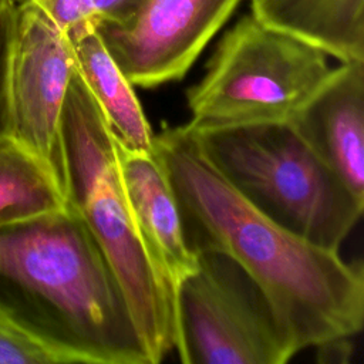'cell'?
<instances>
[{
	"mask_svg": "<svg viewBox=\"0 0 364 364\" xmlns=\"http://www.w3.org/2000/svg\"><path fill=\"white\" fill-rule=\"evenodd\" d=\"M154 146L173 188L193 253L236 260L266 294L294 353L364 323V274L338 250L307 242L249 203L200 151L188 124L165 127Z\"/></svg>",
	"mask_w": 364,
	"mask_h": 364,
	"instance_id": "1",
	"label": "cell"
},
{
	"mask_svg": "<svg viewBox=\"0 0 364 364\" xmlns=\"http://www.w3.org/2000/svg\"><path fill=\"white\" fill-rule=\"evenodd\" d=\"M0 307L71 364H151L112 266L68 205L0 226Z\"/></svg>",
	"mask_w": 364,
	"mask_h": 364,
	"instance_id": "2",
	"label": "cell"
},
{
	"mask_svg": "<svg viewBox=\"0 0 364 364\" xmlns=\"http://www.w3.org/2000/svg\"><path fill=\"white\" fill-rule=\"evenodd\" d=\"M65 202L112 266L151 364L175 346L173 299L139 236L119 173L117 142L78 74L71 77L61 122Z\"/></svg>",
	"mask_w": 364,
	"mask_h": 364,
	"instance_id": "3",
	"label": "cell"
},
{
	"mask_svg": "<svg viewBox=\"0 0 364 364\" xmlns=\"http://www.w3.org/2000/svg\"><path fill=\"white\" fill-rule=\"evenodd\" d=\"M189 128L230 186L307 242L338 250L358 222L364 200L313 152L290 122Z\"/></svg>",
	"mask_w": 364,
	"mask_h": 364,
	"instance_id": "4",
	"label": "cell"
},
{
	"mask_svg": "<svg viewBox=\"0 0 364 364\" xmlns=\"http://www.w3.org/2000/svg\"><path fill=\"white\" fill-rule=\"evenodd\" d=\"M327 54L243 16L219 41L205 75L186 91L193 128L290 122L328 77Z\"/></svg>",
	"mask_w": 364,
	"mask_h": 364,
	"instance_id": "5",
	"label": "cell"
},
{
	"mask_svg": "<svg viewBox=\"0 0 364 364\" xmlns=\"http://www.w3.org/2000/svg\"><path fill=\"white\" fill-rule=\"evenodd\" d=\"M173 293L175 346L183 364H284L290 343L266 294L230 256L199 250Z\"/></svg>",
	"mask_w": 364,
	"mask_h": 364,
	"instance_id": "6",
	"label": "cell"
},
{
	"mask_svg": "<svg viewBox=\"0 0 364 364\" xmlns=\"http://www.w3.org/2000/svg\"><path fill=\"white\" fill-rule=\"evenodd\" d=\"M74 70L67 34L36 3L18 6L4 80V132L51 169L63 192L61 122Z\"/></svg>",
	"mask_w": 364,
	"mask_h": 364,
	"instance_id": "7",
	"label": "cell"
},
{
	"mask_svg": "<svg viewBox=\"0 0 364 364\" xmlns=\"http://www.w3.org/2000/svg\"><path fill=\"white\" fill-rule=\"evenodd\" d=\"M242 0H146L122 21L95 31L134 87L178 81L189 71Z\"/></svg>",
	"mask_w": 364,
	"mask_h": 364,
	"instance_id": "8",
	"label": "cell"
},
{
	"mask_svg": "<svg viewBox=\"0 0 364 364\" xmlns=\"http://www.w3.org/2000/svg\"><path fill=\"white\" fill-rule=\"evenodd\" d=\"M290 124L344 185L364 200V61L333 67Z\"/></svg>",
	"mask_w": 364,
	"mask_h": 364,
	"instance_id": "9",
	"label": "cell"
},
{
	"mask_svg": "<svg viewBox=\"0 0 364 364\" xmlns=\"http://www.w3.org/2000/svg\"><path fill=\"white\" fill-rule=\"evenodd\" d=\"M122 185L145 246L158 276L171 291L196 267L183 230L181 210L166 171L154 152H128L118 146Z\"/></svg>",
	"mask_w": 364,
	"mask_h": 364,
	"instance_id": "10",
	"label": "cell"
},
{
	"mask_svg": "<svg viewBox=\"0 0 364 364\" xmlns=\"http://www.w3.org/2000/svg\"><path fill=\"white\" fill-rule=\"evenodd\" d=\"M65 34L73 48L75 68L98 104L118 146L128 152H154L155 134L134 85L107 51L94 23L80 24Z\"/></svg>",
	"mask_w": 364,
	"mask_h": 364,
	"instance_id": "11",
	"label": "cell"
},
{
	"mask_svg": "<svg viewBox=\"0 0 364 364\" xmlns=\"http://www.w3.org/2000/svg\"><path fill=\"white\" fill-rule=\"evenodd\" d=\"M250 7L263 24L340 63L364 61V0H250Z\"/></svg>",
	"mask_w": 364,
	"mask_h": 364,
	"instance_id": "12",
	"label": "cell"
},
{
	"mask_svg": "<svg viewBox=\"0 0 364 364\" xmlns=\"http://www.w3.org/2000/svg\"><path fill=\"white\" fill-rule=\"evenodd\" d=\"M51 169L28 148L0 134V226L34 219L65 208Z\"/></svg>",
	"mask_w": 364,
	"mask_h": 364,
	"instance_id": "13",
	"label": "cell"
},
{
	"mask_svg": "<svg viewBox=\"0 0 364 364\" xmlns=\"http://www.w3.org/2000/svg\"><path fill=\"white\" fill-rule=\"evenodd\" d=\"M0 364H71L53 343L0 307Z\"/></svg>",
	"mask_w": 364,
	"mask_h": 364,
	"instance_id": "14",
	"label": "cell"
},
{
	"mask_svg": "<svg viewBox=\"0 0 364 364\" xmlns=\"http://www.w3.org/2000/svg\"><path fill=\"white\" fill-rule=\"evenodd\" d=\"M36 4L64 33L88 21L95 23L90 0H37Z\"/></svg>",
	"mask_w": 364,
	"mask_h": 364,
	"instance_id": "15",
	"label": "cell"
},
{
	"mask_svg": "<svg viewBox=\"0 0 364 364\" xmlns=\"http://www.w3.org/2000/svg\"><path fill=\"white\" fill-rule=\"evenodd\" d=\"M16 9L17 6L11 0H0V134L4 132V80L16 21Z\"/></svg>",
	"mask_w": 364,
	"mask_h": 364,
	"instance_id": "16",
	"label": "cell"
},
{
	"mask_svg": "<svg viewBox=\"0 0 364 364\" xmlns=\"http://www.w3.org/2000/svg\"><path fill=\"white\" fill-rule=\"evenodd\" d=\"M97 21H122L141 9L146 0H90Z\"/></svg>",
	"mask_w": 364,
	"mask_h": 364,
	"instance_id": "17",
	"label": "cell"
},
{
	"mask_svg": "<svg viewBox=\"0 0 364 364\" xmlns=\"http://www.w3.org/2000/svg\"><path fill=\"white\" fill-rule=\"evenodd\" d=\"M318 350L317 360L320 361H347L350 351H351V343L350 337H338L333 338L330 341H326L317 347Z\"/></svg>",
	"mask_w": 364,
	"mask_h": 364,
	"instance_id": "18",
	"label": "cell"
},
{
	"mask_svg": "<svg viewBox=\"0 0 364 364\" xmlns=\"http://www.w3.org/2000/svg\"><path fill=\"white\" fill-rule=\"evenodd\" d=\"M17 7L21 6V4H26V3H37V0H11Z\"/></svg>",
	"mask_w": 364,
	"mask_h": 364,
	"instance_id": "19",
	"label": "cell"
}]
</instances>
